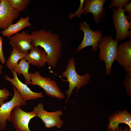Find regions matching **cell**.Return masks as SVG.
<instances>
[{"mask_svg":"<svg viewBox=\"0 0 131 131\" xmlns=\"http://www.w3.org/2000/svg\"><path fill=\"white\" fill-rule=\"evenodd\" d=\"M30 36L32 46L43 48L48 57L47 63L50 67H55L61 57L63 46L59 36L50 30L42 29L33 31Z\"/></svg>","mask_w":131,"mask_h":131,"instance_id":"6da1fadb","label":"cell"},{"mask_svg":"<svg viewBox=\"0 0 131 131\" xmlns=\"http://www.w3.org/2000/svg\"><path fill=\"white\" fill-rule=\"evenodd\" d=\"M61 75L66 79L65 81H67L69 84V88L65 93L67 95L66 103L73 90L76 88L77 92L81 88L88 84L90 78L88 73L82 75L78 74L76 70L75 59L73 57L69 59L65 69L62 72Z\"/></svg>","mask_w":131,"mask_h":131,"instance_id":"7a4b0ae2","label":"cell"},{"mask_svg":"<svg viewBox=\"0 0 131 131\" xmlns=\"http://www.w3.org/2000/svg\"><path fill=\"white\" fill-rule=\"evenodd\" d=\"M119 41L114 39L111 35H109L102 37L98 43V47L100 50L99 59L104 62L105 74L106 75L111 73L112 66L116 59Z\"/></svg>","mask_w":131,"mask_h":131,"instance_id":"3957f363","label":"cell"},{"mask_svg":"<svg viewBox=\"0 0 131 131\" xmlns=\"http://www.w3.org/2000/svg\"><path fill=\"white\" fill-rule=\"evenodd\" d=\"M31 84L38 85L41 87L46 95L49 97L56 98L60 99L65 98V94L62 92L54 80L49 77L42 75L38 71L34 73H29Z\"/></svg>","mask_w":131,"mask_h":131,"instance_id":"277c9868","label":"cell"},{"mask_svg":"<svg viewBox=\"0 0 131 131\" xmlns=\"http://www.w3.org/2000/svg\"><path fill=\"white\" fill-rule=\"evenodd\" d=\"M14 94L11 100L4 103L0 107V129L4 130L7 124V121L10 122L12 110L16 106H21L26 105V101L22 98L18 91L13 86Z\"/></svg>","mask_w":131,"mask_h":131,"instance_id":"5b68a950","label":"cell"},{"mask_svg":"<svg viewBox=\"0 0 131 131\" xmlns=\"http://www.w3.org/2000/svg\"><path fill=\"white\" fill-rule=\"evenodd\" d=\"M33 110L36 114L37 117L41 120L47 129L55 127L60 128L62 126L64 122L61 116L63 114L61 110L47 111L44 109L43 104L40 103L34 107Z\"/></svg>","mask_w":131,"mask_h":131,"instance_id":"8992f818","label":"cell"},{"mask_svg":"<svg viewBox=\"0 0 131 131\" xmlns=\"http://www.w3.org/2000/svg\"><path fill=\"white\" fill-rule=\"evenodd\" d=\"M79 27L84 35L82 42L76 49L75 52L77 53L85 47L90 46H92V52H97L99 41L102 37L100 31H93L87 23L84 21L81 22Z\"/></svg>","mask_w":131,"mask_h":131,"instance_id":"52a82bcc","label":"cell"},{"mask_svg":"<svg viewBox=\"0 0 131 131\" xmlns=\"http://www.w3.org/2000/svg\"><path fill=\"white\" fill-rule=\"evenodd\" d=\"M36 117V114L33 110L26 112L17 106L12 110L10 122L16 131H32L29 128V123L32 118Z\"/></svg>","mask_w":131,"mask_h":131,"instance_id":"ba28073f","label":"cell"},{"mask_svg":"<svg viewBox=\"0 0 131 131\" xmlns=\"http://www.w3.org/2000/svg\"><path fill=\"white\" fill-rule=\"evenodd\" d=\"M123 9H113V22L116 31L115 40L119 41L126 38L129 30L131 28V22L128 21Z\"/></svg>","mask_w":131,"mask_h":131,"instance_id":"9c48e42d","label":"cell"},{"mask_svg":"<svg viewBox=\"0 0 131 131\" xmlns=\"http://www.w3.org/2000/svg\"><path fill=\"white\" fill-rule=\"evenodd\" d=\"M13 78H10L5 75L4 79L10 82L18 91L22 98L24 100L35 99L43 97L42 92H36L31 90L27 85L21 82L18 78L17 73L13 69L11 70Z\"/></svg>","mask_w":131,"mask_h":131,"instance_id":"30bf717a","label":"cell"},{"mask_svg":"<svg viewBox=\"0 0 131 131\" xmlns=\"http://www.w3.org/2000/svg\"><path fill=\"white\" fill-rule=\"evenodd\" d=\"M108 0H86L84 1L83 8L82 11V14L83 13L87 15L90 13L93 15V19L97 24L100 21L106 16L105 8V3Z\"/></svg>","mask_w":131,"mask_h":131,"instance_id":"8fae6325","label":"cell"},{"mask_svg":"<svg viewBox=\"0 0 131 131\" xmlns=\"http://www.w3.org/2000/svg\"><path fill=\"white\" fill-rule=\"evenodd\" d=\"M19 16V13L14 10L7 0H1L0 2V29H7L13 21Z\"/></svg>","mask_w":131,"mask_h":131,"instance_id":"7c38bea8","label":"cell"},{"mask_svg":"<svg viewBox=\"0 0 131 131\" xmlns=\"http://www.w3.org/2000/svg\"><path fill=\"white\" fill-rule=\"evenodd\" d=\"M115 60L123 67L126 73H131V38L117 46Z\"/></svg>","mask_w":131,"mask_h":131,"instance_id":"4fadbf2b","label":"cell"},{"mask_svg":"<svg viewBox=\"0 0 131 131\" xmlns=\"http://www.w3.org/2000/svg\"><path fill=\"white\" fill-rule=\"evenodd\" d=\"M8 38L9 40V44L12 47H14L18 51L26 54L29 53V51L32 47L30 34L24 31Z\"/></svg>","mask_w":131,"mask_h":131,"instance_id":"5bb4252c","label":"cell"},{"mask_svg":"<svg viewBox=\"0 0 131 131\" xmlns=\"http://www.w3.org/2000/svg\"><path fill=\"white\" fill-rule=\"evenodd\" d=\"M108 122L107 129L109 131H114L118 129L119 124L121 123L127 124L131 131V115L126 109L113 113L108 118Z\"/></svg>","mask_w":131,"mask_h":131,"instance_id":"9a60e30c","label":"cell"},{"mask_svg":"<svg viewBox=\"0 0 131 131\" xmlns=\"http://www.w3.org/2000/svg\"><path fill=\"white\" fill-rule=\"evenodd\" d=\"M25 58L29 64L39 67L44 66L48 61L47 55L45 51L34 46H32Z\"/></svg>","mask_w":131,"mask_h":131,"instance_id":"2e32d148","label":"cell"},{"mask_svg":"<svg viewBox=\"0 0 131 131\" xmlns=\"http://www.w3.org/2000/svg\"><path fill=\"white\" fill-rule=\"evenodd\" d=\"M30 19L29 16L25 18L22 16L16 23L12 24L6 29L1 31L0 33L3 36L8 38L13 35L18 33L25 28L31 26L32 24L29 21Z\"/></svg>","mask_w":131,"mask_h":131,"instance_id":"e0dca14e","label":"cell"},{"mask_svg":"<svg viewBox=\"0 0 131 131\" xmlns=\"http://www.w3.org/2000/svg\"><path fill=\"white\" fill-rule=\"evenodd\" d=\"M29 64L24 58L20 60L13 68L18 74H23L25 79V84L27 85L31 84L30 77L29 72Z\"/></svg>","mask_w":131,"mask_h":131,"instance_id":"ac0fdd59","label":"cell"},{"mask_svg":"<svg viewBox=\"0 0 131 131\" xmlns=\"http://www.w3.org/2000/svg\"><path fill=\"white\" fill-rule=\"evenodd\" d=\"M12 49L6 64L8 68L10 70L13 69L18 61L25 58L27 55L18 51L14 47H12Z\"/></svg>","mask_w":131,"mask_h":131,"instance_id":"d6986e66","label":"cell"},{"mask_svg":"<svg viewBox=\"0 0 131 131\" xmlns=\"http://www.w3.org/2000/svg\"><path fill=\"white\" fill-rule=\"evenodd\" d=\"M15 10L19 13L25 10L31 2L30 0H7Z\"/></svg>","mask_w":131,"mask_h":131,"instance_id":"ffe728a7","label":"cell"},{"mask_svg":"<svg viewBox=\"0 0 131 131\" xmlns=\"http://www.w3.org/2000/svg\"><path fill=\"white\" fill-rule=\"evenodd\" d=\"M123 85L129 96L131 97V73H126L123 80Z\"/></svg>","mask_w":131,"mask_h":131,"instance_id":"44dd1931","label":"cell"},{"mask_svg":"<svg viewBox=\"0 0 131 131\" xmlns=\"http://www.w3.org/2000/svg\"><path fill=\"white\" fill-rule=\"evenodd\" d=\"M130 1V0H112L108 8L110 9L112 7L122 8L123 7Z\"/></svg>","mask_w":131,"mask_h":131,"instance_id":"7402d4cb","label":"cell"},{"mask_svg":"<svg viewBox=\"0 0 131 131\" xmlns=\"http://www.w3.org/2000/svg\"><path fill=\"white\" fill-rule=\"evenodd\" d=\"M11 93L6 88L0 89V106L4 103V100H7Z\"/></svg>","mask_w":131,"mask_h":131,"instance_id":"603a6c76","label":"cell"},{"mask_svg":"<svg viewBox=\"0 0 131 131\" xmlns=\"http://www.w3.org/2000/svg\"><path fill=\"white\" fill-rule=\"evenodd\" d=\"M84 1V0H80V4L79 8L73 14L70 13V14L69 16V19L75 17L79 18L81 17V16L82 14V11Z\"/></svg>","mask_w":131,"mask_h":131,"instance_id":"cb8c5ba5","label":"cell"},{"mask_svg":"<svg viewBox=\"0 0 131 131\" xmlns=\"http://www.w3.org/2000/svg\"><path fill=\"white\" fill-rule=\"evenodd\" d=\"M5 60L2 49V37L0 36V61L2 64H4L5 62Z\"/></svg>","mask_w":131,"mask_h":131,"instance_id":"d4e9b609","label":"cell"},{"mask_svg":"<svg viewBox=\"0 0 131 131\" xmlns=\"http://www.w3.org/2000/svg\"><path fill=\"white\" fill-rule=\"evenodd\" d=\"M123 11L126 12L129 14H131V2H128L123 7Z\"/></svg>","mask_w":131,"mask_h":131,"instance_id":"484cf974","label":"cell"},{"mask_svg":"<svg viewBox=\"0 0 131 131\" xmlns=\"http://www.w3.org/2000/svg\"><path fill=\"white\" fill-rule=\"evenodd\" d=\"M114 131H130L129 129H128L127 127H125L124 129H122L121 127L118 128V129H116Z\"/></svg>","mask_w":131,"mask_h":131,"instance_id":"4316f807","label":"cell"},{"mask_svg":"<svg viewBox=\"0 0 131 131\" xmlns=\"http://www.w3.org/2000/svg\"><path fill=\"white\" fill-rule=\"evenodd\" d=\"M127 18L128 21L131 22V14H129L126 16Z\"/></svg>","mask_w":131,"mask_h":131,"instance_id":"83f0119b","label":"cell"},{"mask_svg":"<svg viewBox=\"0 0 131 131\" xmlns=\"http://www.w3.org/2000/svg\"><path fill=\"white\" fill-rule=\"evenodd\" d=\"M127 37L131 38V30H129L127 34Z\"/></svg>","mask_w":131,"mask_h":131,"instance_id":"f1b7e54d","label":"cell"},{"mask_svg":"<svg viewBox=\"0 0 131 131\" xmlns=\"http://www.w3.org/2000/svg\"><path fill=\"white\" fill-rule=\"evenodd\" d=\"M3 67L2 65L0 64V74H2V69Z\"/></svg>","mask_w":131,"mask_h":131,"instance_id":"f546056e","label":"cell"},{"mask_svg":"<svg viewBox=\"0 0 131 131\" xmlns=\"http://www.w3.org/2000/svg\"><path fill=\"white\" fill-rule=\"evenodd\" d=\"M62 131L60 130H58V131Z\"/></svg>","mask_w":131,"mask_h":131,"instance_id":"4dcf8cb0","label":"cell"},{"mask_svg":"<svg viewBox=\"0 0 131 131\" xmlns=\"http://www.w3.org/2000/svg\"><path fill=\"white\" fill-rule=\"evenodd\" d=\"M0 1H1V0H0Z\"/></svg>","mask_w":131,"mask_h":131,"instance_id":"1f68e13d","label":"cell"}]
</instances>
